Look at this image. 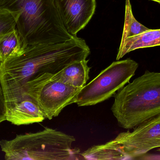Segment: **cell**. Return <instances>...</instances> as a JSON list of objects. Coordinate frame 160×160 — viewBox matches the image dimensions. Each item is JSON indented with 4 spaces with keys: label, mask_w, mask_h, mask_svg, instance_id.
Here are the masks:
<instances>
[{
    "label": "cell",
    "mask_w": 160,
    "mask_h": 160,
    "mask_svg": "<svg viewBox=\"0 0 160 160\" xmlns=\"http://www.w3.org/2000/svg\"><path fill=\"white\" fill-rule=\"evenodd\" d=\"M151 1H154V2H157V3H160V0H151Z\"/></svg>",
    "instance_id": "obj_18"
},
{
    "label": "cell",
    "mask_w": 160,
    "mask_h": 160,
    "mask_svg": "<svg viewBox=\"0 0 160 160\" xmlns=\"http://www.w3.org/2000/svg\"><path fill=\"white\" fill-rule=\"evenodd\" d=\"M132 132H121L114 139L128 160L134 159L160 148V114L143 122Z\"/></svg>",
    "instance_id": "obj_7"
},
{
    "label": "cell",
    "mask_w": 160,
    "mask_h": 160,
    "mask_svg": "<svg viewBox=\"0 0 160 160\" xmlns=\"http://www.w3.org/2000/svg\"><path fill=\"white\" fill-rule=\"evenodd\" d=\"M52 74L44 73L28 81L23 87V97L34 100L47 119L58 116L67 106L76 103L82 88L52 79Z\"/></svg>",
    "instance_id": "obj_6"
},
{
    "label": "cell",
    "mask_w": 160,
    "mask_h": 160,
    "mask_svg": "<svg viewBox=\"0 0 160 160\" xmlns=\"http://www.w3.org/2000/svg\"><path fill=\"white\" fill-rule=\"evenodd\" d=\"M0 7L18 13L16 27L24 48L64 42L77 37L66 29L54 0H0Z\"/></svg>",
    "instance_id": "obj_2"
},
{
    "label": "cell",
    "mask_w": 160,
    "mask_h": 160,
    "mask_svg": "<svg viewBox=\"0 0 160 160\" xmlns=\"http://www.w3.org/2000/svg\"><path fill=\"white\" fill-rule=\"evenodd\" d=\"M18 13L0 7V35L16 28Z\"/></svg>",
    "instance_id": "obj_15"
},
{
    "label": "cell",
    "mask_w": 160,
    "mask_h": 160,
    "mask_svg": "<svg viewBox=\"0 0 160 160\" xmlns=\"http://www.w3.org/2000/svg\"><path fill=\"white\" fill-rule=\"evenodd\" d=\"M88 60L86 59L74 61L62 69L52 79L75 87L82 88L86 85L89 79L91 68L88 65Z\"/></svg>",
    "instance_id": "obj_10"
},
{
    "label": "cell",
    "mask_w": 160,
    "mask_h": 160,
    "mask_svg": "<svg viewBox=\"0 0 160 160\" xmlns=\"http://www.w3.org/2000/svg\"><path fill=\"white\" fill-rule=\"evenodd\" d=\"M6 120V105L4 94L0 82V124Z\"/></svg>",
    "instance_id": "obj_16"
},
{
    "label": "cell",
    "mask_w": 160,
    "mask_h": 160,
    "mask_svg": "<svg viewBox=\"0 0 160 160\" xmlns=\"http://www.w3.org/2000/svg\"><path fill=\"white\" fill-rule=\"evenodd\" d=\"M149 29L135 18L132 13L130 0H126L125 22L121 42L128 38L139 34Z\"/></svg>",
    "instance_id": "obj_14"
},
{
    "label": "cell",
    "mask_w": 160,
    "mask_h": 160,
    "mask_svg": "<svg viewBox=\"0 0 160 160\" xmlns=\"http://www.w3.org/2000/svg\"><path fill=\"white\" fill-rule=\"evenodd\" d=\"M62 22L72 35L83 29L95 13L96 0H54Z\"/></svg>",
    "instance_id": "obj_8"
},
{
    "label": "cell",
    "mask_w": 160,
    "mask_h": 160,
    "mask_svg": "<svg viewBox=\"0 0 160 160\" xmlns=\"http://www.w3.org/2000/svg\"><path fill=\"white\" fill-rule=\"evenodd\" d=\"M24 49L23 40L17 27L0 35V56L3 63L20 55Z\"/></svg>",
    "instance_id": "obj_13"
},
{
    "label": "cell",
    "mask_w": 160,
    "mask_h": 160,
    "mask_svg": "<svg viewBox=\"0 0 160 160\" xmlns=\"http://www.w3.org/2000/svg\"><path fill=\"white\" fill-rule=\"evenodd\" d=\"M90 53L85 41L78 37L64 42L29 45L20 55L2 63L0 82L6 109L23 97L25 84L44 73L55 74L72 62L86 59Z\"/></svg>",
    "instance_id": "obj_1"
},
{
    "label": "cell",
    "mask_w": 160,
    "mask_h": 160,
    "mask_svg": "<svg viewBox=\"0 0 160 160\" xmlns=\"http://www.w3.org/2000/svg\"><path fill=\"white\" fill-rule=\"evenodd\" d=\"M160 46V29H149L121 42L116 60H119L127 54L135 50Z\"/></svg>",
    "instance_id": "obj_11"
},
{
    "label": "cell",
    "mask_w": 160,
    "mask_h": 160,
    "mask_svg": "<svg viewBox=\"0 0 160 160\" xmlns=\"http://www.w3.org/2000/svg\"><path fill=\"white\" fill-rule=\"evenodd\" d=\"M37 102L27 95L6 110V120L16 126L30 125L46 119Z\"/></svg>",
    "instance_id": "obj_9"
},
{
    "label": "cell",
    "mask_w": 160,
    "mask_h": 160,
    "mask_svg": "<svg viewBox=\"0 0 160 160\" xmlns=\"http://www.w3.org/2000/svg\"><path fill=\"white\" fill-rule=\"evenodd\" d=\"M138 67L139 64L130 58L113 62L82 87L76 104L93 106L109 99L129 83Z\"/></svg>",
    "instance_id": "obj_5"
},
{
    "label": "cell",
    "mask_w": 160,
    "mask_h": 160,
    "mask_svg": "<svg viewBox=\"0 0 160 160\" xmlns=\"http://www.w3.org/2000/svg\"><path fill=\"white\" fill-rule=\"evenodd\" d=\"M74 136L46 127L34 133L17 135L12 140L0 141L7 160L79 159L80 150L72 147Z\"/></svg>",
    "instance_id": "obj_4"
},
{
    "label": "cell",
    "mask_w": 160,
    "mask_h": 160,
    "mask_svg": "<svg viewBox=\"0 0 160 160\" xmlns=\"http://www.w3.org/2000/svg\"><path fill=\"white\" fill-rule=\"evenodd\" d=\"M158 150H159V151H160V148H159V149H158Z\"/></svg>",
    "instance_id": "obj_19"
},
{
    "label": "cell",
    "mask_w": 160,
    "mask_h": 160,
    "mask_svg": "<svg viewBox=\"0 0 160 160\" xmlns=\"http://www.w3.org/2000/svg\"><path fill=\"white\" fill-rule=\"evenodd\" d=\"M80 156L85 160H128L120 146L114 140L103 144L93 146L80 153Z\"/></svg>",
    "instance_id": "obj_12"
},
{
    "label": "cell",
    "mask_w": 160,
    "mask_h": 160,
    "mask_svg": "<svg viewBox=\"0 0 160 160\" xmlns=\"http://www.w3.org/2000/svg\"><path fill=\"white\" fill-rule=\"evenodd\" d=\"M111 111L120 127L134 128L160 114V72L146 71L114 95Z\"/></svg>",
    "instance_id": "obj_3"
},
{
    "label": "cell",
    "mask_w": 160,
    "mask_h": 160,
    "mask_svg": "<svg viewBox=\"0 0 160 160\" xmlns=\"http://www.w3.org/2000/svg\"><path fill=\"white\" fill-rule=\"evenodd\" d=\"M3 61L1 58V56H0V70H1V66H2V65Z\"/></svg>",
    "instance_id": "obj_17"
}]
</instances>
